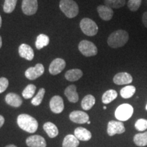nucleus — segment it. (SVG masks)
Instances as JSON below:
<instances>
[{
    "label": "nucleus",
    "mask_w": 147,
    "mask_h": 147,
    "mask_svg": "<svg viewBox=\"0 0 147 147\" xmlns=\"http://www.w3.org/2000/svg\"><path fill=\"white\" fill-rule=\"evenodd\" d=\"M1 46H2V39H1V37L0 36V49L1 48Z\"/></svg>",
    "instance_id": "obj_37"
},
{
    "label": "nucleus",
    "mask_w": 147,
    "mask_h": 147,
    "mask_svg": "<svg viewBox=\"0 0 147 147\" xmlns=\"http://www.w3.org/2000/svg\"><path fill=\"white\" fill-rule=\"evenodd\" d=\"M18 53L22 58L32 61L34 57V52L32 48L27 44H22L18 47Z\"/></svg>",
    "instance_id": "obj_15"
},
{
    "label": "nucleus",
    "mask_w": 147,
    "mask_h": 147,
    "mask_svg": "<svg viewBox=\"0 0 147 147\" xmlns=\"http://www.w3.org/2000/svg\"><path fill=\"white\" fill-rule=\"evenodd\" d=\"M1 24H2V19H1V16L0 15V28L1 27Z\"/></svg>",
    "instance_id": "obj_38"
},
{
    "label": "nucleus",
    "mask_w": 147,
    "mask_h": 147,
    "mask_svg": "<svg viewBox=\"0 0 147 147\" xmlns=\"http://www.w3.org/2000/svg\"><path fill=\"white\" fill-rule=\"evenodd\" d=\"M95 103V98L92 95H87L82 99L81 106L84 110H89L94 106Z\"/></svg>",
    "instance_id": "obj_24"
},
{
    "label": "nucleus",
    "mask_w": 147,
    "mask_h": 147,
    "mask_svg": "<svg viewBox=\"0 0 147 147\" xmlns=\"http://www.w3.org/2000/svg\"><path fill=\"white\" fill-rule=\"evenodd\" d=\"M134 142L138 146H145L147 145V131L138 134L134 136Z\"/></svg>",
    "instance_id": "obj_26"
},
{
    "label": "nucleus",
    "mask_w": 147,
    "mask_h": 147,
    "mask_svg": "<svg viewBox=\"0 0 147 147\" xmlns=\"http://www.w3.org/2000/svg\"><path fill=\"white\" fill-rule=\"evenodd\" d=\"M83 75L82 71L79 69H72L66 71L65 74V78L66 80L70 82L77 81Z\"/></svg>",
    "instance_id": "obj_20"
},
{
    "label": "nucleus",
    "mask_w": 147,
    "mask_h": 147,
    "mask_svg": "<svg viewBox=\"0 0 147 147\" xmlns=\"http://www.w3.org/2000/svg\"><path fill=\"white\" fill-rule=\"evenodd\" d=\"M64 93L69 102L76 103L78 101V94L76 91V87L74 84H71L66 88Z\"/></svg>",
    "instance_id": "obj_19"
},
{
    "label": "nucleus",
    "mask_w": 147,
    "mask_h": 147,
    "mask_svg": "<svg viewBox=\"0 0 147 147\" xmlns=\"http://www.w3.org/2000/svg\"><path fill=\"white\" fill-rule=\"evenodd\" d=\"M125 131L123 123L121 121H110L108 123L107 133L110 136H113L115 134H121Z\"/></svg>",
    "instance_id": "obj_8"
},
{
    "label": "nucleus",
    "mask_w": 147,
    "mask_h": 147,
    "mask_svg": "<svg viewBox=\"0 0 147 147\" xmlns=\"http://www.w3.org/2000/svg\"><path fill=\"white\" fill-rule=\"evenodd\" d=\"M4 122H5V119L3 118V116L0 115V128L3 126V125L4 124Z\"/></svg>",
    "instance_id": "obj_36"
},
{
    "label": "nucleus",
    "mask_w": 147,
    "mask_h": 147,
    "mask_svg": "<svg viewBox=\"0 0 147 147\" xmlns=\"http://www.w3.org/2000/svg\"><path fill=\"white\" fill-rule=\"evenodd\" d=\"M36 91V87L34 84H28L25 89L23 90L22 95L25 99H30L34 96Z\"/></svg>",
    "instance_id": "obj_29"
},
{
    "label": "nucleus",
    "mask_w": 147,
    "mask_h": 147,
    "mask_svg": "<svg viewBox=\"0 0 147 147\" xmlns=\"http://www.w3.org/2000/svg\"><path fill=\"white\" fill-rule=\"evenodd\" d=\"M145 108H146V111H147V104H146V107H145Z\"/></svg>",
    "instance_id": "obj_42"
},
{
    "label": "nucleus",
    "mask_w": 147,
    "mask_h": 147,
    "mask_svg": "<svg viewBox=\"0 0 147 147\" xmlns=\"http://www.w3.org/2000/svg\"><path fill=\"white\" fill-rule=\"evenodd\" d=\"M50 108L51 111L55 114H59L64 109V103L61 97L55 95L50 101Z\"/></svg>",
    "instance_id": "obj_11"
},
{
    "label": "nucleus",
    "mask_w": 147,
    "mask_h": 147,
    "mask_svg": "<svg viewBox=\"0 0 147 147\" xmlns=\"http://www.w3.org/2000/svg\"><path fill=\"white\" fill-rule=\"evenodd\" d=\"M129 40V34L126 31L117 30L112 33L108 38V45L111 48L117 49L123 47Z\"/></svg>",
    "instance_id": "obj_2"
},
{
    "label": "nucleus",
    "mask_w": 147,
    "mask_h": 147,
    "mask_svg": "<svg viewBox=\"0 0 147 147\" xmlns=\"http://www.w3.org/2000/svg\"><path fill=\"white\" fill-rule=\"evenodd\" d=\"M38 7V0H23L22 1V10L27 16L36 14Z\"/></svg>",
    "instance_id": "obj_9"
},
{
    "label": "nucleus",
    "mask_w": 147,
    "mask_h": 147,
    "mask_svg": "<svg viewBox=\"0 0 147 147\" xmlns=\"http://www.w3.org/2000/svg\"><path fill=\"white\" fill-rule=\"evenodd\" d=\"M79 145V140L74 135H67L64 138L62 147H77Z\"/></svg>",
    "instance_id": "obj_22"
},
{
    "label": "nucleus",
    "mask_w": 147,
    "mask_h": 147,
    "mask_svg": "<svg viewBox=\"0 0 147 147\" xmlns=\"http://www.w3.org/2000/svg\"><path fill=\"white\" fill-rule=\"evenodd\" d=\"M9 82L6 78H0V93L4 92L8 87Z\"/></svg>",
    "instance_id": "obj_34"
},
{
    "label": "nucleus",
    "mask_w": 147,
    "mask_h": 147,
    "mask_svg": "<svg viewBox=\"0 0 147 147\" xmlns=\"http://www.w3.org/2000/svg\"><path fill=\"white\" fill-rule=\"evenodd\" d=\"M49 44V38L45 34H40L37 37L36 41V49L38 50L43 49L44 47H47Z\"/></svg>",
    "instance_id": "obj_25"
},
{
    "label": "nucleus",
    "mask_w": 147,
    "mask_h": 147,
    "mask_svg": "<svg viewBox=\"0 0 147 147\" xmlns=\"http://www.w3.org/2000/svg\"><path fill=\"white\" fill-rule=\"evenodd\" d=\"M17 124L18 127L24 131L31 134L35 133L38 127V123L36 119L27 114L18 115Z\"/></svg>",
    "instance_id": "obj_1"
},
{
    "label": "nucleus",
    "mask_w": 147,
    "mask_h": 147,
    "mask_svg": "<svg viewBox=\"0 0 147 147\" xmlns=\"http://www.w3.org/2000/svg\"><path fill=\"white\" fill-rule=\"evenodd\" d=\"M82 32L88 36H94L98 32V26L95 21L89 18H82L80 23Z\"/></svg>",
    "instance_id": "obj_4"
},
{
    "label": "nucleus",
    "mask_w": 147,
    "mask_h": 147,
    "mask_svg": "<svg viewBox=\"0 0 147 147\" xmlns=\"http://www.w3.org/2000/svg\"><path fill=\"white\" fill-rule=\"evenodd\" d=\"M69 119L74 123L78 124H84L89 121V117L87 113L80 110L71 112L69 115Z\"/></svg>",
    "instance_id": "obj_10"
},
{
    "label": "nucleus",
    "mask_w": 147,
    "mask_h": 147,
    "mask_svg": "<svg viewBox=\"0 0 147 147\" xmlns=\"http://www.w3.org/2000/svg\"><path fill=\"white\" fill-rule=\"evenodd\" d=\"M90 123H91V121H88V122H87V124H90Z\"/></svg>",
    "instance_id": "obj_40"
},
{
    "label": "nucleus",
    "mask_w": 147,
    "mask_h": 147,
    "mask_svg": "<svg viewBox=\"0 0 147 147\" xmlns=\"http://www.w3.org/2000/svg\"><path fill=\"white\" fill-rule=\"evenodd\" d=\"M142 23L144 24L145 27L147 28V12H144L142 15Z\"/></svg>",
    "instance_id": "obj_35"
},
{
    "label": "nucleus",
    "mask_w": 147,
    "mask_h": 147,
    "mask_svg": "<svg viewBox=\"0 0 147 147\" xmlns=\"http://www.w3.org/2000/svg\"><path fill=\"white\" fill-rule=\"evenodd\" d=\"M5 147H17L15 145H13V144H10V145H8V146H6Z\"/></svg>",
    "instance_id": "obj_39"
},
{
    "label": "nucleus",
    "mask_w": 147,
    "mask_h": 147,
    "mask_svg": "<svg viewBox=\"0 0 147 147\" xmlns=\"http://www.w3.org/2000/svg\"><path fill=\"white\" fill-rule=\"evenodd\" d=\"M45 94V89L44 88H42L39 90L38 93L32 100V104L34 106H39L41 104L42 100H43L44 96Z\"/></svg>",
    "instance_id": "obj_31"
},
{
    "label": "nucleus",
    "mask_w": 147,
    "mask_h": 147,
    "mask_svg": "<svg viewBox=\"0 0 147 147\" xmlns=\"http://www.w3.org/2000/svg\"><path fill=\"white\" fill-rule=\"evenodd\" d=\"M26 144L29 147L47 146V142H46L45 139L39 135H34L27 138L26 140Z\"/></svg>",
    "instance_id": "obj_13"
},
{
    "label": "nucleus",
    "mask_w": 147,
    "mask_h": 147,
    "mask_svg": "<svg viewBox=\"0 0 147 147\" xmlns=\"http://www.w3.org/2000/svg\"><path fill=\"white\" fill-rule=\"evenodd\" d=\"M106 6L110 8H120L125 4V0H104Z\"/></svg>",
    "instance_id": "obj_28"
},
{
    "label": "nucleus",
    "mask_w": 147,
    "mask_h": 147,
    "mask_svg": "<svg viewBox=\"0 0 147 147\" xmlns=\"http://www.w3.org/2000/svg\"><path fill=\"white\" fill-rule=\"evenodd\" d=\"M135 127L138 131H143L147 129V120L144 119H138L135 123Z\"/></svg>",
    "instance_id": "obj_32"
},
{
    "label": "nucleus",
    "mask_w": 147,
    "mask_h": 147,
    "mask_svg": "<svg viewBox=\"0 0 147 147\" xmlns=\"http://www.w3.org/2000/svg\"><path fill=\"white\" fill-rule=\"evenodd\" d=\"M17 0H5L3 4V11L5 13H11L15 9Z\"/></svg>",
    "instance_id": "obj_30"
},
{
    "label": "nucleus",
    "mask_w": 147,
    "mask_h": 147,
    "mask_svg": "<svg viewBox=\"0 0 147 147\" xmlns=\"http://www.w3.org/2000/svg\"><path fill=\"white\" fill-rule=\"evenodd\" d=\"M74 136L78 140L81 141H89L92 137L91 132L82 127H77L74 130Z\"/></svg>",
    "instance_id": "obj_18"
},
{
    "label": "nucleus",
    "mask_w": 147,
    "mask_h": 147,
    "mask_svg": "<svg viewBox=\"0 0 147 147\" xmlns=\"http://www.w3.org/2000/svg\"><path fill=\"white\" fill-rule=\"evenodd\" d=\"M117 95H118V93L115 90L110 89L108 91H106L102 95V102L104 104H110V102H112L117 98Z\"/></svg>",
    "instance_id": "obj_23"
},
{
    "label": "nucleus",
    "mask_w": 147,
    "mask_h": 147,
    "mask_svg": "<svg viewBox=\"0 0 147 147\" xmlns=\"http://www.w3.org/2000/svg\"><path fill=\"white\" fill-rule=\"evenodd\" d=\"M136 91V87H134V86H126V87H123L121 90V96L124 99L130 98V97H131L134 94H135Z\"/></svg>",
    "instance_id": "obj_27"
},
{
    "label": "nucleus",
    "mask_w": 147,
    "mask_h": 147,
    "mask_svg": "<svg viewBox=\"0 0 147 147\" xmlns=\"http://www.w3.org/2000/svg\"><path fill=\"white\" fill-rule=\"evenodd\" d=\"M65 61L63 59H55L51 62L49 66V72L53 75L58 74L63 70L65 67Z\"/></svg>",
    "instance_id": "obj_12"
},
{
    "label": "nucleus",
    "mask_w": 147,
    "mask_h": 147,
    "mask_svg": "<svg viewBox=\"0 0 147 147\" xmlns=\"http://www.w3.org/2000/svg\"><path fill=\"white\" fill-rule=\"evenodd\" d=\"M141 3H142V0H129L127 6L130 10L136 12L139 9Z\"/></svg>",
    "instance_id": "obj_33"
},
{
    "label": "nucleus",
    "mask_w": 147,
    "mask_h": 147,
    "mask_svg": "<svg viewBox=\"0 0 147 147\" xmlns=\"http://www.w3.org/2000/svg\"><path fill=\"white\" fill-rule=\"evenodd\" d=\"M104 110L106 109V106H104Z\"/></svg>",
    "instance_id": "obj_41"
},
{
    "label": "nucleus",
    "mask_w": 147,
    "mask_h": 147,
    "mask_svg": "<svg viewBox=\"0 0 147 147\" xmlns=\"http://www.w3.org/2000/svg\"><path fill=\"white\" fill-rule=\"evenodd\" d=\"M5 100L8 105L15 108L20 107L23 103L21 97L14 93H10L7 94L5 96Z\"/></svg>",
    "instance_id": "obj_17"
},
{
    "label": "nucleus",
    "mask_w": 147,
    "mask_h": 147,
    "mask_svg": "<svg viewBox=\"0 0 147 147\" xmlns=\"http://www.w3.org/2000/svg\"><path fill=\"white\" fill-rule=\"evenodd\" d=\"M133 81L131 75L127 72H120L117 74L113 78V82L118 85L129 84Z\"/></svg>",
    "instance_id": "obj_14"
},
{
    "label": "nucleus",
    "mask_w": 147,
    "mask_h": 147,
    "mask_svg": "<svg viewBox=\"0 0 147 147\" xmlns=\"http://www.w3.org/2000/svg\"><path fill=\"white\" fill-rule=\"evenodd\" d=\"M134 108L129 104H121L115 110V117L119 121H126L131 117Z\"/></svg>",
    "instance_id": "obj_5"
},
{
    "label": "nucleus",
    "mask_w": 147,
    "mask_h": 147,
    "mask_svg": "<svg viewBox=\"0 0 147 147\" xmlns=\"http://www.w3.org/2000/svg\"><path fill=\"white\" fill-rule=\"evenodd\" d=\"M97 12H98L100 17L104 21H110L113 18L114 12L113 9L106 6L105 5H99L97 8Z\"/></svg>",
    "instance_id": "obj_16"
},
{
    "label": "nucleus",
    "mask_w": 147,
    "mask_h": 147,
    "mask_svg": "<svg viewBox=\"0 0 147 147\" xmlns=\"http://www.w3.org/2000/svg\"><path fill=\"white\" fill-rule=\"evenodd\" d=\"M45 72V67L41 63L36 64L34 67H29L25 71V75L29 80H34L41 76Z\"/></svg>",
    "instance_id": "obj_7"
},
{
    "label": "nucleus",
    "mask_w": 147,
    "mask_h": 147,
    "mask_svg": "<svg viewBox=\"0 0 147 147\" xmlns=\"http://www.w3.org/2000/svg\"><path fill=\"white\" fill-rule=\"evenodd\" d=\"M80 52L85 57L95 56L97 54V48L93 42L88 40H82L78 45Z\"/></svg>",
    "instance_id": "obj_6"
},
{
    "label": "nucleus",
    "mask_w": 147,
    "mask_h": 147,
    "mask_svg": "<svg viewBox=\"0 0 147 147\" xmlns=\"http://www.w3.org/2000/svg\"><path fill=\"white\" fill-rule=\"evenodd\" d=\"M59 8L63 14L69 18L76 17L79 12L78 5L74 0H61Z\"/></svg>",
    "instance_id": "obj_3"
},
{
    "label": "nucleus",
    "mask_w": 147,
    "mask_h": 147,
    "mask_svg": "<svg viewBox=\"0 0 147 147\" xmlns=\"http://www.w3.org/2000/svg\"><path fill=\"white\" fill-rule=\"evenodd\" d=\"M44 129L51 138H54L58 136L59 130L57 126L51 122H47L44 124Z\"/></svg>",
    "instance_id": "obj_21"
}]
</instances>
